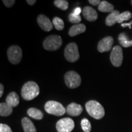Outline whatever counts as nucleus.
Here are the masks:
<instances>
[{
  "mask_svg": "<svg viewBox=\"0 0 132 132\" xmlns=\"http://www.w3.org/2000/svg\"><path fill=\"white\" fill-rule=\"evenodd\" d=\"M21 97L25 100H32L39 95L40 89L36 82L28 81L23 86L21 89Z\"/></svg>",
  "mask_w": 132,
  "mask_h": 132,
  "instance_id": "nucleus-1",
  "label": "nucleus"
},
{
  "mask_svg": "<svg viewBox=\"0 0 132 132\" xmlns=\"http://www.w3.org/2000/svg\"><path fill=\"white\" fill-rule=\"evenodd\" d=\"M86 110L90 116L95 119H100L105 116V110L98 102L90 100L85 105Z\"/></svg>",
  "mask_w": 132,
  "mask_h": 132,
  "instance_id": "nucleus-2",
  "label": "nucleus"
},
{
  "mask_svg": "<svg viewBox=\"0 0 132 132\" xmlns=\"http://www.w3.org/2000/svg\"><path fill=\"white\" fill-rule=\"evenodd\" d=\"M45 110L47 113L56 116L64 115L66 112V109L61 103L53 100H50L45 103Z\"/></svg>",
  "mask_w": 132,
  "mask_h": 132,
  "instance_id": "nucleus-3",
  "label": "nucleus"
},
{
  "mask_svg": "<svg viewBox=\"0 0 132 132\" xmlns=\"http://www.w3.org/2000/svg\"><path fill=\"white\" fill-rule=\"evenodd\" d=\"M62 40L61 37L57 35L49 36L43 42V46L48 51H56L61 47Z\"/></svg>",
  "mask_w": 132,
  "mask_h": 132,
  "instance_id": "nucleus-4",
  "label": "nucleus"
},
{
  "mask_svg": "<svg viewBox=\"0 0 132 132\" xmlns=\"http://www.w3.org/2000/svg\"><path fill=\"white\" fill-rule=\"evenodd\" d=\"M64 81L69 88L75 89L80 86L81 78L80 75L75 71H69L64 75Z\"/></svg>",
  "mask_w": 132,
  "mask_h": 132,
  "instance_id": "nucleus-5",
  "label": "nucleus"
},
{
  "mask_svg": "<svg viewBox=\"0 0 132 132\" xmlns=\"http://www.w3.org/2000/svg\"><path fill=\"white\" fill-rule=\"evenodd\" d=\"M64 56L69 62H75L78 60L80 54L78 46L75 43H70L66 46L64 50Z\"/></svg>",
  "mask_w": 132,
  "mask_h": 132,
  "instance_id": "nucleus-6",
  "label": "nucleus"
},
{
  "mask_svg": "<svg viewBox=\"0 0 132 132\" xmlns=\"http://www.w3.org/2000/svg\"><path fill=\"white\" fill-rule=\"evenodd\" d=\"M7 57L9 61L13 64L20 63L22 59V50L17 45L10 47L7 50Z\"/></svg>",
  "mask_w": 132,
  "mask_h": 132,
  "instance_id": "nucleus-7",
  "label": "nucleus"
},
{
  "mask_svg": "<svg viewBox=\"0 0 132 132\" xmlns=\"http://www.w3.org/2000/svg\"><path fill=\"white\" fill-rule=\"evenodd\" d=\"M75 127V123L72 119L69 118H63L59 120L56 125L58 132H71Z\"/></svg>",
  "mask_w": 132,
  "mask_h": 132,
  "instance_id": "nucleus-8",
  "label": "nucleus"
},
{
  "mask_svg": "<svg viewBox=\"0 0 132 132\" xmlns=\"http://www.w3.org/2000/svg\"><path fill=\"white\" fill-rule=\"evenodd\" d=\"M110 61L114 67H120L123 61L122 49L120 46H115L112 49L110 54Z\"/></svg>",
  "mask_w": 132,
  "mask_h": 132,
  "instance_id": "nucleus-9",
  "label": "nucleus"
},
{
  "mask_svg": "<svg viewBox=\"0 0 132 132\" xmlns=\"http://www.w3.org/2000/svg\"><path fill=\"white\" fill-rule=\"evenodd\" d=\"M113 43V38L111 36H107L100 40L97 46V49L100 53L109 52L112 48Z\"/></svg>",
  "mask_w": 132,
  "mask_h": 132,
  "instance_id": "nucleus-10",
  "label": "nucleus"
},
{
  "mask_svg": "<svg viewBox=\"0 0 132 132\" xmlns=\"http://www.w3.org/2000/svg\"><path fill=\"white\" fill-rule=\"evenodd\" d=\"M37 21L39 26L41 29L45 31H50L52 30L53 28V23L50 21L48 17L44 15L43 14H40L38 16Z\"/></svg>",
  "mask_w": 132,
  "mask_h": 132,
  "instance_id": "nucleus-11",
  "label": "nucleus"
},
{
  "mask_svg": "<svg viewBox=\"0 0 132 132\" xmlns=\"http://www.w3.org/2000/svg\"><path fill=\"white\" fill-rule=\"evenodd\" d=\"M82 15L85 19L89 21H94L98 18L96 11L90 6H86L82 10Z\"/></svg>",
  "mask_w": 132,
  "mask_h": 132,
  "instance_id": "nucleus-12",
  "label": "nucleus"
},
{
  "mask_svg": "<svg viewBox=\"0 0 132 132\" xmlns=\"http://www.w3.org/2000/svg\"><path fill=\"white\" fill-rule=\"evenodd\" d=\"M82 112V107L76 103H71L66 108V113L72 116H78Z\"/></svg>",
  "mask_w": 132,
  "mask_h": 132,
  "instance_id": "nucleus-13",
  "label": "nucleus"
},
{
  "mask_svg": "<svg viewBox=\"0 0 132 132\" xmlns=\"http://www.w3.org/2000/svg\"><path fill=\"white\" fill-rule=\"evenodd\" d=\"M86 29V27L84 24L79 23L72 26L69 29V34L70 37H74L81 33L85 32Z\"/></svg>",
  "mask_w": 132,
  "mask_h": 132,
  "instance_id": "nucleus-14",
  "label": "nucleus"
},
{
  "mask_svg": "<svg viewBox=\"0 0 132 132\" xmlns=\"http://www.w3.org/2000/svg\"><path fill=\"white\" fill-rule=\"evenodd\" d=\"M21 124L24 132H36V128L32 122L28 118H23L21 120Z\"/></svg>",
  "mask_w": 132,
  "mask_h": 132,
  "instance_id": "nucleus-15",
  "label": "nucleus"
},
{
  "mask_svg": "<svg viewBox=\"0 0 132 132\" xmlns=\"http://www.w3.org/2000/svg\"><path fill=\"white\" fill-rule=\"evenodd\" d=\"M120 15L119 11H114L113 12L110 13V14L107 16L106 20H105V23L107 26H111L118 23L119 16Z\"/></svg>",
  "mask_w": 132,
  "mask_h": 132,
  "instance_id": "nucleus-16",
  "label": "nucleus"
},
{
  "mask_svg": "<svg viewBox=\"0 0 132 132\" xmlns=\"http://www.w3.org/2000/svg\"><path fill=\"white\" fill-rule=\"evenodd\" d=\"M6 103L12 107H16L19 105L20 100L17 94L15 92L9 93L6 97Z\"/></svg>",
  "mask_w": 132,
  "mask_h": 132,
  "instance_id": "nucleus-17",
  "label": "nucleus"
},
{
  "mask_svg": "<svg viewBox=\"0 0 132 132\" xmlns=\"http://www.w3.org/2000/svg\"><path fill=\"white\" fill-rule=\"evenodd\" d=\"M13 107L7 103H0V115L1 116H9L12 113Z\"/></svg>",
  "mask_w": 132,
  "mask_h": 132,
  "instance_id": "nucleus-18",
  "label": "nucleus"
},
{
  "mask_svg": "<svg viewBox=\"0 0 132 132\" xmlns=\"http://www.w3.org/2000/svg\"><path fill=\"white\" fill-rule=\"evenodd\" d=\"M114 7L113 4H110L106 1H102L100 4L98 6V11H100L102 12H113L114 10Z\"/></svg>",
  "mask_w": 132,
  "mask_h": 132,
  "instance_id": "nucleus-19",
  "label": "nucleus"
},
{
  "mask_svg": "<svg viewBox=\"0 0 132 132\" xmlns=\"http://www.w3.org/2000/svg\"><path fill=\"white\" fill-rule=\"evenodd\" d=\"M27 113L29 116L36 120H41L44 118V114L40 110L36 108H30L28 110Z\"/></svg>",
  "mask_w": 132,
  "mask_h": 132,
  "instance_id": "nucleus-20",
  "label": "nucleus"
},
{
  "mask_svg": "<svg viewBox=\"0 0 132 132\" xmlns=\"http://www.w3.org/2000/svg\"><path fill=\"white\" fill-rule=\"evenodd\" d=\"M118 40L120 45L123 47L128 48L132 46L131 40H130L128 39L127 35L124 32L120 33L119 35Z\"/></svg>",
  "mask_w": 132,
  "mask_h": 132,
  "instance_id": "nucleus-21",
  "label": "nucleus"
},
{
  "mask_svg": "<svg viewBox=\"0 0 132 132\" xmlns=\"http://www.w3.org/2000/svg\"><path fill=\"white\" fill-rule=\"evenodd\" d=\"M53 24L54 26L56 29L58 31H61L64 28V21L62 20L60 18L57 17H54L52 21Z\"/></svg>",
  "mask_w": 132,
  "mask_h": 132,
  "instance_id": "nucleus-22",
  "label": "nucleus"
},
{
  "mask_svg": "<svg viewBox=\"0 0 132 132\" xmlns=\"http://www.w3.org/2000/svg\"><path fill=\"white\" fill-rule=\"evenodd\" d=\"M132 17V14L129 11H125L121 14H120L119 16L118 23H122L123 21L129 20L131 19Z\"/></svg>",
  "mask_w": 132,
  "mask_h": 132,
  "instance_id": "nucleus-23",
  "label": "nucleus"
},
{
  "mask_svg": "<svg viewBox=\"0 0 132 132\" xmlns=\"http://www.w3.org/2000/svg\"><path fill=\"white\" fill-rule=\"evenodd\" d=\"M54 3L57 7L62 11H65L69 7L68 1H65V0H55L54 1Z\"/></svg>",
  "mask_w": 132,
  "mask_h": 132,
  "instance_id": "nucleus-24",
  "label": "nucleus"
},
{
  "mask_svg": "<svg viewBox=\"0 0 132 132\" xmlns=\"http://www.w3.org/2000/svg\"><path fill=\"white\" fill-rule=\"evenodd\" d=\"M81 126L82 130L85 132H90L91 131V124L87 119H82L81 122Z\"/></svg>",
  "mask_w": 132,
  "mask_h": 132,
  "instance_id": "nucleus-25",
  "label": "nucleus"
},
{
  "mask_svg": "<svg viewBox=\"0 0 132 132\" xmlns=\"http://www.w3.org/2000/svg\"><path fill=\"white\" fill-rule=\"evenodd\" d=\"M69 20L72 23L79 24V23L81 21V17L80 15H77L73 13H71L69 15Z\"/></svg>",
  "mask_w": 132,
  "mask_h": 132,
  "instance_id": "nucleus-26",
  "label": "nucleus"
},
{
  "mask_svg": "<svg viewBox=\"0 0 132 132\" xmlns=\"http://www.w3.org/2000/svg\"><path fill=\"white\" fill-rule=\"evenodd\" d=\"M0 132H12L9 125L1 123L0 124Z\"/></svg>",
  "mask_w": 132,
  "mask_h": 132,
  "instance_id": "nucleus-27",
  "label": "nucleus"
},
{
  "mask_svg": "<svg viewBox=\"0 0 132 132\" xmlns=\"http://www.w3.org/2000/svg\"><path fill=\"white\" fill-rule=\"evenodd\" d=\"M3 3L7 7H11L15 4V1L14 0H3Z\"/></svg>",
  "mask_w": 132,
  "mask_h": 132,
  "instance_id": "nucleus-28",
  "label": "nucleus"
},
{
  "mask_svg": "<svg viewBox=\"0 0 132 132\" xmlns=\"http://www.w3.org/2000/svg\"><path fill=\"white\" fill-rule=\"evenodd\" d=\"M89 3L92 6H97V5H99L101 1L100 0H89Z\"/></svg>",
  "mask_w": 132,
  "mask_h": 132,
  "instance_id": "nucleus-29",
  "label": "nucleus"
},
{
  "mask_svg": "<svg viewBox=\"0 0 132 132\" xmlns=\"http://www.w3.org/2000/svg\"><path fill=\"white\" fill-rule=\"evenodd\" d=\"M81 12V7H80L75 8V9L73 10V14H75V15H80Z\"/></svg>",
  "mask_w": 132,
  "mask_h": 132,
  "instance_id": "nucleus-30",
  "label": "nucleus"
},
{
  "mask_svg": "<svg viewBox=\"0 0 132 132\" xmlns=\"http://www.w3.org/2000/svg\"><path fill=\"white\" fill-rule=\"evenodd\" d=\"M131 24H132V21H130L128 23H122L121 26L122 27L125 28V27H128L130 29L131 28Z\"/></svg>",
  "mask_w": 132,
  "mask_h": 132,
  "instance_id": "nucleus-31",
  "label": "nucleus"
},
{
  "mask_svg": "<svg viewBox=\"0 0 132 132\" xmlns=\"http://www.w3.org/2000/svg\"><path fill=\"white\" fill-rule=\"evenodd\" d=\"M3 92H4V86L2 84H1L0 85V97H2Z\"/></svg>",
  "mask_w": 132,
  "mask_h": 132,
  "instance_id": "nucleus-32",
  "label": "nucleus"
},
{
  "mask_svg": "<svg viewBox=\"0 0 132 132\" xmlns=\"http://www.w3.org/2000/svg\"><path fill=\"white\" fill-rule=\"evenodd\" d=\"M26 2H27V3L28 4L32 6V5L35 4V3H36V0H27V1H26Z\"/></svg>",
  "mask_w": 132,
  "mask_h": 132,
  "instance_id": "nucleus-33",
  "label": "nucleus"
},
{
  "mask_svg": "<svg viewBox=\"0 0 132 132\" xmlns=\"http://www.w3.org/2000/svg\"><path fill=\"white\" fill-rule=\"evenodd\" d=\"M131 4H132V0L131 1Z\"/></svg>",
  "mask_w": 132,
  "mask_h": 132,
  "instance_id": "nucleus-34",
  "label": "nucleus"
},
{
  "mask_svg": "<svg viewBox=\"0 0 132 132\" xmlns=\"http://www.w3.org/2000/svg\"><path fill=\"white\" fill-rule=\"evenodd\" d=\"M131 42H132V40H131Z\"/></svg>",
  "mask_w": 132,
  "mask_h": 132,
  "instance_id": "nucleus-35",
  "label": "nucleus"
}]
</instances>
